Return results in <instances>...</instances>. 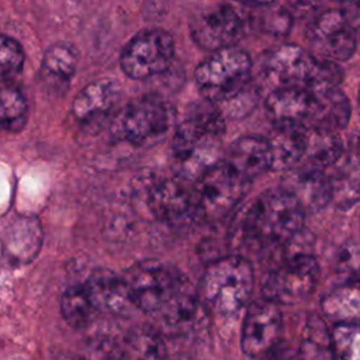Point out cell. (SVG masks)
<instances>
[{"label":"cell","instance_id":"cell-1","mask_svg":"<svg viewBox=\"0 0 360 360\" xmlns=\"http://www.w3.org/2000/svg\"><path fill=\"white\" fill-rule=\"evenodd\" d=\"M305 211L284 187L264 190L255 201L238 212L229 231L233 255L248 259L280 249L304 229Z\"/></svg>","mask_w":360,"mask_h":360},{"label":"cell","instance_id":"cell-2","mask_svg":"<svg viewBox=\"0 0 360 360\" xmlns=\"http://www.w3.org/2000/svg\"><path fill=\"white\" fill-rule=\"evenodd\" d=\"M224 132L225 118L215 104L194 108L173 135L170 158L176 177L194 183L224 160Z\"/></svg>","mask_w":360,"mask_h":360},{"label":"cell","instance_id":"cell-3","mask_svg":"<svg viewBox=\"0 0 360 360\" xmlns=\"http://www.w3.org/2000/svg\"><path fill=\"white\" fill-rule=\"evenodd\" d=\"M312 236L302 229L280 248V262L263 280V297L284 305L307 300L319 280V263L312 249Z\"/></svg>","mask_w":360,"mask_h":360},{"label":"cell","instance_id":"cell-4","mask_svg":"<svg viewBox=\"0 0 360 360\" xmlns=\"http://www.w3.org/2000/svg\"><path fill=\"white\" fill-rule=\"evenodd\" d=\"M255 273L249 259L229 255L211 262L200 281L198 297L215 315L231 318L248 304L253 291Z\"/></svg>","mask_w":360,"mask_h":360},{"label":"cell","instance_id":"cell-5","mask_svg":"<svg viewBox=\"0 0 360 360\" xmlns=\"http://www.w3.org/2000/svg\"><path fill=\"white\" fill-rule=\"evenodd\" d=\"M252 59L236 46L211 52L195 69V82L207 101L219 105L250 84Z\"/></svg>","mask_w":360,"mask_h":360},{"label":"cell","instance_id":"cell-6","mask_svg":"<svg viewBox=\"0 0 360 360\" xmlns=\"http://www.w3.org/2000/svg\"><path fill=\"white\" fill-rule=\"evenodd\" d=\"M122 277L135 308L149 314L160 312L187 281L176 269L153 259L131 266Z\"/></svg>","mask_w":360,"mask_h":360},{"label":"cell","instance_id":"cell-7","mask_svg":"<svg viewBox=\"0 0 360 360\" xmlns=\"http://www.w3.org/2000/svg\"><path fill=\"white\" fill-rule=\"evenodd\" d=\"M249 183L225 160L205 172L193 186L201 219H219L226 215L243 198Z\"/></svg>","mask_w":360,"mask_h":360},{"label":"cell","instance_id":"cell-8","mask_svg":"<svg viewBox=\"0 0 360 360\" xmlns=\"http://www.w3.org/2000/svg\"><path fill=\"white\" fill-rule=\"evenodd\" d=\"M170 125V112L166 103L156 96L134 98L117 115L112 132L135 145H148L159 141Z\"/></svg>","mask_w":360,"mask_h":360},{"label":"cell","instance_id":"cell-9","mask_svg":"<svg viewBox=\"0 0 360 360\" xmlns=\"http://www.w3.org/2000/svg\"><path fill=\"white\" fill-rule=\"evenodd\" d=\"M174 56V42L169 32L152 28L138 32L121 53V68L132 79H146L165 72Z\"/></svg>","mask_w":360,"mask_h":360},{"label":"cell","instance_id":"cell-10","mask_svg":"<svg viewBox=\"0 0 360 360\" xmlns=\"http://www.w3.org/2000/svg\"><path fill=\"white\" fill-rule=\"evenodd\" d=\"M357 32L342 10H326L315 17L308 30V41L319 59L343 62L353 56Z\"/></svg>","mask_w":360,"mask_h":360},{"label":"cell","instance_id":"cell-11","mask_svg":"<svg viewBox=\"0 0 360 360\" xmlns=\"http://www.w3.org/2000/svg\"><path fill=\"white\" fill-rule=\"evenodd\" d=\"M245 31V18L229 4L198 11L190 22V32L195 44L211 52L235 46Z\"/></svg>","mask_w":360,"mask_h":360},{"label":"cell","instance_id":"cell-12","mask_svg":"<svg viewBox=\"0 0 360 360\" xmlns=\"http://www.w3.org/2000/svg\"><path fill=\"white\" fill-rule=\"evenodd\" d=\"M283 329V316L278 304L260 298L253 301L245 314L240 349L248 357H260L278 345Z\"/></svg>","mask_w":360,"mask_h":360},{"label":"cell","instance_id":"cell-13","mask_svg":"<svg viewBox=\"0 0 360 360\" xmlns=\"http://www.w3.org/2000/svg\"><path fill=\"white\" fill-rule=\"evenodd\" d=\"M318 58L294 44H283L270 49L263 62L264 77L278 87H304L312 82Z\"/></svg>","mask_w":360,"mask_h":360},{"label":"cell","instance_id":"cell-14","mask_svg":"<svg viewBox=\"0 0 360 360\" xmlns=\"http://www.w3.org/2000/svg\"><path fill=\"white\" fill-rule=\"evenodd\" d=\"M148 202L153 215L169 225L184 226L201 219L194 187L179 177L153 183Z\"/></svg>","mask_w":360,"mask_h":360},{"label":"cell","instance_id":"cell-15","mask_svg":"<svg viewBox=\"0 0 360 360\" xmlns=\"http://www.w3.org/2000/svg\"><path fill=\"white\" fill-rule=\"evenodd\" d=\"M330 202L349 211L360 201V138H352L339 159L329 167Z\"/></svg>","mask_w":360,"mask_h":360},{"label":"cell","instance_id":"cell-16","mask_svg":"<svg viewBox=\"0 0 360 360\" xmlns=\"http://www.w3.org/2000/svg\"><path fill=\"white\" fill-rule=\"evenodd\" d=\"M281 187L297 198L305 212L321 211L330 202V183L326 170L307 163L285 172Z\"/></svg>","mask_w":360,"mask_h":360},{"label":"cell","instance_id":"cell-17","mask_svg":"<svg viewBox=\"0 0 360 360\" xmlns=\"http://www.w3.org/2000/svg\"><path fill=\"white\" fill-rule=\"evenodd\" d=\"M264 110L274 127H307L312 112V96L304 87L271 89Z\"/></svg>","mask_w":360,"mask_h":360},{"label":"cell","instance_id":"cell-18","mask_svg":"<svg viewBox=\"0 0 360 360\" xmlns=\"http://www.w3.org/2000/svg\"><path fill=\"white\" fill-rule=\"evenodd\" d=\"M84 287L97 311L127 316L136 309L124 277L111 270H96L87 278Z\"/></svg>","mask_w":360,"mask_h":360},{"label":"cell","instance_id":"cell-19","mask_svg":"<svg viewBox=\"0 0 360 360\" xmlns=\"http://www.w3.org/2000/svg\"><path fill=\"white\" fill-rule=\"evenodd\" d=\"M118 100V84L111 79H101L82 89L72 103L77 121L87 127L100 125Z\"/></svg>","mask_w":360,"mask_h":360},{"label":"cell","instance_id":"cell-20","mask_svg":"<svg viewBox=\"0 0 360 360\" xmlns=\"http://www.w3.org/2000/svg\"><path fill=\"white\" fill-rule=\"evenodd\" d=\"M224 160L243 179L253 180L270 170L267 138L246 135L233 141L224 153Z\"/></svg>","mask_w":360,"mask_h":360},{"label":"cell","instance_id":"cell-21","mask_svg":"<svg viewBox=\"0 0 360 360\" xmlns=\"http://www.w3.org/2000/svg\"><path fill=\"white\" fill-rule=\"evenodd\" d=\"M307 127H274L267 136L270 170L285 173L304 160Z\"/></svg>","mask_w":360,"mask_h":360},{"label":"cell","instance_id":"cell-22","mask_svg":"<svg viewBox=\"0 0 360 360\" xmlns=\"http://www.w3.org/2000/svg\"><path fill=\"white\" fill-rule=\"evenodd\" d=\"M309 93L312 96V112L307 127H318L338 132L349 124L352 107L339 87Z\"/></svg>","mask_w":360,"mask_h":360},{"label":"cell","instance_id":"cell-23","mask_svg":"<svg viewBox=\"0 0 360 360\" xmlns=\"http://www.w3.org/2000/svg\"><path fill=\"white\" fill-rule=\"evenodd\" d=\"M325 316L338 323H360V280L333 287L321 302Z\"/></svg>","mask_w":360,"mask_h":360},{"label":"cell","instance_id":"cell-24","mask_svg":"<svg viewBox=\"0 0 360 360\" xmlns=\"http://www.w3.org/2000/svg\"><path fill=\"white\" fill-rule=\"evenodd\" d=\"M343 148L345 145L338 132L318 127H307L304 156L307 165L326 170L339 159Z\"/></svg>","mask_w":360,"mask_h":360},{"label":"cell","instance_id":"cell-25","mask_svg":"<svg viewBox=\"0 0 360 360\" xmlns=\"http://www.w3.org/2000/svg\"><path fill=\"white\" fill-rule=\"evenodd\" d=\"M200 297L191 290L188 281H186L174 297L160 311L163 323L173 330H187L198 321L201 309Z\"/></svg>","mask_w":360,"mask_h":360},{"label":"cell","instance_id":"cell-26","mask_svg":"<svg viewBox=\"0 0 360 360\" xmlns=\"http://www.w3.org/2000/svg\"><path fill=\"white\" fill-rule=\"evenodd\" d=\"M127 360H167L160 332L148 325L134 328L125 339Z\"/></svg>","mask_w":360,"mask_h":360},{"label":"cell","instance_id":"cell-27","mask_svg":"<svg viewBox=\"0 0 360 360\" xmlns=\"http://www.w3.org/2000/svg\"><path fill=\"white\" fill-rule=\"evenodd\" d=\"M298 360H333L332 338L323 319L311 315L304 326Z\"/></svg>","mask_w":360,"mask_h":360},{"label":"cell","instance_id":"cell-28","mask_svg":"<svg viewBox=\"0 0 360 360\" xmlns=\"http://www.w3.org/2000/svg\"><path fill=\"white\" fill-rule=\"evenodd\" d=\"M77 66V51L69 42L51 45L42 59V73L52 82L66 83L72 79Z\"/></svg>","mask_w":360,"mask_h":360},{"label":"cell","instance_id":"cell-29","mask_svg":"<svg viewBox=\"0 0 360 360\" xmlns=\"http://www.w3.org/2000/svg\"><path fill=\"white\" fill-rule=\"evenodd\" d=\"M97 309L83 285H72L62 294L60 312L63 319L72 328H83L89 325Z\"/></svg>","mask_w":360,"mask_h":360},{"label":"cell","instance_id":"cell-30","mask_svg":"<svg viewBox=\"0 0 360 360\" xmlns=\"http://www.w3.org/2000/svg\"><path fill=\"white\" fill-rule=\"evenodd\" d=\"M28 118V105L22 93L13 86L0 87V128L21 131Z\"/></svg>","mask_w":360,"mask_h":360},{"label":"cell","instance_id":"cell-31","mask_svg":"<svg viewBox=\"0 0 360 360\" xmlns=\"http://www.w3.org/2000/svg\"><path fill=\"white\" fill-rule=\"evenodd\" d=\"M330 338L333 360H360V323H338Z\"/></svg>","mask_w":360,"mask_h":360},{"label":"cell","instance_id":"cell-32","mask_svg":"<svg viewBox=\"0 0 360 360\" xmlns=\"http://www.w3.org/2000/svg\"><path fill=\"white\" fill-rule=\"evenodd\" d=\"M25 60L21 44L4 34H0V82L8 83L17 79Z\"/></svg>","mask_w":360,"mask_h":360},{"label":"cell","instance_id":"cell-33","mask_svg":"<svg viewBox=\"0 0 360 360\" xmlns=\"http://www.w3.org/2000/svg\"><path fill=\"white\" fill-rule=\"evenodd\" d=\"M83 360H127L125 350L108 338H96L84 349Z\"/></svg>","mask_w":360,"mask_h":360},{"label":"cell","instance_id":"cell-34","mask_svg":"<svg viewBox=\"0 0 360 360\" xmlns=\"http://www.w3.org/2000/svg\"><path fill=\"white\" fill-rule=\"evenodd\" d=\"M339 269L346 273L360 271V245L349 242L339 255Z\"/></svg>","mask_w":360,"mask_h":360},{"label":"cell","instance_id":"cell-35","mask_svg":"<svg viewBox=\"0 0 360 360\" xmlns=\"http://www.w3.org/2000/svg\"><path fill=\"white\" fill-rule=\"evenodd\" d=\"M350 24L353 25L354 31L360 34V0L350 1V10L345 11Z\"/></svg>","mask_w":360,"mask_h":360},{"label":"cell","instance_id":"cell-36","mask_svg":"<svg viewBox=\"0 0 360 360\" xmlns=\"http://www.w3.org/2000/svg\"><path fill=\"white\" fill-rule=\"evenodd\" d=\"M269 360H298V353L290 350V347H283L276 350Z\"/></svg>","mask_w":360,"mask_h":360},{"label":"cell","instance_id":"cell-37","mask_svg":"<svg viewBox=\"0 0 360 360\" xmlns=\"http://www.w3.org/2000/svg\"><path fill=\"white\" fill-rule=\"evenodd\" d=\"M239 3L245 4V6H252V7H266L270 6L274 0H238Z\"/></svg>","mask_w":360,"mask_h":360},{"label":"cell","instance_id":"cell-38","mask_svg":"<svg viewBox=\"0 0 360 360\" xmlns=\"http://www.w3.org/2000/svg\"><path fill=\"white\" fill-rule=\"evenodd\" d=\"M357 101H359V104H360V87H359V94H357Z\"/></svg>","mask_w":360,"mask_h":360},{"label":"cell","instance_id":"cell-39","mask_svg":"<svg viewBox=\"0 0 360 360\" xmlns=\"http://www.w3.org/2000/svg\"><path fill=\"white\" fill-rule=\"evenodd\" d=\"M336 1H347V3H350V1H353V0H336Z\"/></svg>","mask_w":360,"mask_h":360},{"label":"cell","instance_id":"cell-40","mask_svg":"<svg viewBox=\"0 0 360 360\" xmlns=\"http://www.w3.org/2000/svg\"><path fill=\"white\" fill-rule=\"evenodd\" d=\"M79 1H84V0H79Z\"/></svg>","mask_w":360,"mask_h":360},{"label":"cell","instance_id":"cell-41","mask_svg":"<svg viewBox=\"0 0 360 360\" xmlns=\"http://www.w3.org/2000/svg\"><path fill=\"white\" fill-rule=\"evenodd\" d=\"M359 280H360V277H359Z\"/></svg>","mask_w":360,"mask_h":360}]
</instances>
